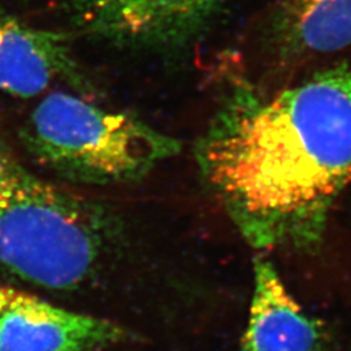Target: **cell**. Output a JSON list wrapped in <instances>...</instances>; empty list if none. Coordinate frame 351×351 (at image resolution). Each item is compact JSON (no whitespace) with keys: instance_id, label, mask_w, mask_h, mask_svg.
Listing matches in <instances>:
<instances>
[{"instance_id":"7a4b0ae2","label":"cell","mask_w":351,"mask_h":351,"mask_svg":"<svg viewBox=\"0 0 351 351\" xmlns=\"http://www.w3.org/2000/svg\"><path fill=\"white\" fill-rule=\"evenodd\" d=\"M98 204L38 178L0 146V265L39 287L73 289L111 239Z\"/></svg>"},{"instance_id":"9c48e42d","label":"cell","mask_w":351,"mask_h":351,"mask_svg":"<svg viewBox=\"0 0 351 351\" xmlns=\"http://www.w3.org/2000/svg\"><path fill=\"white\" fill-rule=\"evenodd\" d=\"M14 293H16V291L12 290V289L0 287V315L3 314V311L8 307V304L12 301Z\"/></svg>"},{"instance_id":"52a82bcc","label":"cell","mask_w":351,"mask_h":351,"mask_svg":"<svg viewBox=\"0 0 351 351\" xmlns=\"http://www.w3.org/2000/svg\"><path fill=\"white\" fill-rule=\"evenodd\" d=\"M326 345L323 324L303 311L272 262L256 256L249 323L239 351H326Z\"/></svg>"},{"instance_id":"8992f818","label":"cell","mask_w":351,"mask_h":351,"mask_svg":"<svg viewBox=\"0 0 351 351\" xmlns=\"http://www.w3.org/2000/svg\"><path fill=\"white\" fill-rule=\"evenodd\" d=\"M59 80L82 85L69 39L0 10V90L30 98Z\"/></svg>"},{"instance_id":"6da1fadb","label":"cell","mask_w":351,"mask_h":351,"mask_svg":"<svg viewBox=\"0 0 351 351\" xmlns=\"http://www.w3.org/2000/svg\"><path fill=\"white\" fill-rule=\"evenodd\" d=\"M195 158L254 249H317L351 185V58L276 91L236 82Z\"/></svg>"},{"instance_id":"277c9868","label":"cell","mask_w":351,"mask_h":351,"mask_svg":"<svg viewBox=\"0 0 351 351\" xmlns=\"http://www.w3.org/2000/svg\"><path fill=\"white\" fill-rule=\"evenodd\" d=\"M229 0H65L75 25L128 47L180 45L198 34Z\"/></svg>"},{"instance_id":"5b68a950","label":"cell","mask_w":351,"mask_h":351,"mask_svg":"<svg viewBox=\"0 0 351 351\" xmlns=\"http://www.w3.org/2000/svg\"><path fill=\"white\" fill-rule=\"evenodd\" d=\"M130 337L125 328L16 291L0 315V351H98Z\"/></svg>"},{"instance_id":"3957f363","label":"cell","mask_w":351,"mask_h":351,"mask_svg":"<svg viewBox=\"0 0 351 351\" xmlns=\"http://www.w3.org/2000/svg\"><path fill=\"white\" fill-rule=\"evenodd\" d=\"M23 139L38 163L90 185L136 181L181 151L178 139L137 117L64 91L38 104Z\"/></svg>"},{"instance_id":"ba28073f","label":"cell","mask_w":351,"mask_h":351,"mask_svg":"<svg viewBox=\"0 0 351 351\" xmlns=\"http://www.w3.org/2000/svg\"><path fill=\"white\" fill-rule=\"evenodd\" d=\"M278 52L289 60L351 49V0H281L274 20Z\"/></svg>"}]
</instances>
